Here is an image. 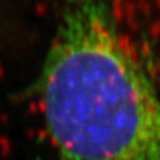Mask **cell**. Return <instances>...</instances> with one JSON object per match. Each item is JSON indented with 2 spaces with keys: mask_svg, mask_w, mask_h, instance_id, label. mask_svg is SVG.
Masks as SVG:
<instances>
[{
  "mask_svg": "<svg viewBox=\"0 0 160 160\" xmlns=\"http://www.w3.org/2000/svg\"><path fill=\"white\" fill-rule=\"evenodd\" d=\"M29 93L58 160H160V91L111 0H64Z\"/></svg>",
  "mask_w": 160,
  "mask_h": 160,
  "instance_id": "1",
  "label": "cell"
}]
</instances>
